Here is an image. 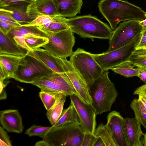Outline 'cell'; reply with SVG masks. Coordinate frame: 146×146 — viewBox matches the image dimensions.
<instances>
[{
    "mask_svg": "<svg viewBox=\"0 0 146 146\" xmlns=\"http://www.w3.org/2000/svg\"><path fill=\"white\" fill-rule=\"evenodd\" d=\"M83 0H54L59 15L73 17L80 13Z\"/></svg>",
    "mask_w": 146,
    "mask_h": 146,
    "instance_id": "19",
    "label": "cell"
},
{
    "mask_svg": "<svg viewBox=\"0 0 146 146\" xmlns=\"http://www.w3.org/2000/svg\"><path fill=\"white\" fill-rule=\"evenodd\" d=\"M41 30L47 35L48 39V43L41 47L60 58H66L72 55L75 38L70 28L57 33Z\"/></svg>",
    "mask_w": 146,
    "mask_h": 146,
    "instance_id": "6",
    "label": "cell"
},
{
    "mask_svg": "<svg viewBox=\"0 0 146 146\" xmlns=\"http://www.w3.org/2000/svg\"><path fill=\"white\" fill-rule=\"evenodd\" d=\"M94 135L96 137L100 138L105 146H116L111 133L106 124L100 123L96 129Z\"/></svg>",
    "mask_w": 146,
    "mask_h": 146,
    "instance_id": "27",
    "label": "cell"
},
{
    "mask_svg": "<svg viewBox=\"0 0 146 146\" xmlns=\"http://www.w3.org/2000/svg\"><path fill=\"white\" fill-rule=\"evenodd\" d=\"M53 17L45 15H40L37 17L31 23L23 25L26 26H41L51 21Z\"/></svg>",
    "mask_w": 146,
    "mask_h": 146,
    "instance_id": "33",
    "label": "cell"
},
{
    "mask_svg": "<svg viewBox=\"0 0 146 146\" xmlns=\"http://www.w3.org/2000/svg\"><path fill=\"white\" fill-rule=\"evenodd\" d=\"M145 49H146V36H141L140 40L136 46L135 49L138 50Z\"/></svg>",
    "mask_w": 146,
    "mask_h": 146,
    "instance_id": "39",
    "label": "cell"
},
{
    "mask_svg": "<svg viewBox=\"0 0 146 146\" xmlns=\"http://www.w3.org/2000/svg\"><path fill=\"white\" fill-rule=\"evenodd\" d=\"M129 146H143L144 134L141 124L135 117L124 118Z\"/></svg>",
    "mask_w": 146,
    "mask_h": 146,
    "instance_id": "17",
    "label": "cell"
},
{
    "mask_svg": "<svg viewBox=\"0 0 146 146\" xmlns=\"http://www.w3.org/2000/svg\"><path fill=\"white\" fill-rule=\"evenodd\" d=\"M99 11L114 31L122 21H141L145 19L146 12L140 7L127 1L100 0L98 3Z\"/></svg>",
    "mask_w": 146,
    "mask_h": 146,
    "instance_id": "1",
    "label": "cell"
},
{
    "mask_svg": "<svg viewBox=\"0 0 146 146\" xmlns=\"http://www.w3.org/2000/svg\"><path fill=\"white\" fill-rule=\"evenodd\" d=\"M140 69H141L145 70L146 71V68H139Z\"/></svg>",
    "mask_w": 146,
    "mask_h": 146,
    "instance_id": "50",
    "label": "cell"
},
{
    "mask_svg": "<svg viewBox=\"0 0 146 146\" xmlns=\"http://www.w3.org/2000/svg\"><path fill=\"white\" fill-rule=\"evenodd\" d=\"M35 145V146H49L48 144L43 140L36 142Z\"/></svg>",
    "mask_w": 146,
    "mask_h": 146,
    "instance_id": "44",
    "label": "cell"
},
{
    "mask_svg": "<svg viewBox=\"0 0 146 146\" xmlns=\"http://www.w3.org/2000/svg\"><path fill=\"white\" fill-rule=\"evenodd\" d=\"M27 12L29 14L45 15L53 17L59 15L54 0H35L29 5Z\"/></svg>",
    "mask_w": 146,
    "mask_h": 146,
    "instance_id": "20",
    "label": "cell"
},
{
    "mask_svg": "<svg viewBox=\"0 0 146 146\" xmlns=\"http://www.w3.org/2000/svg\"><path fill=\"white\" fill-rule=\"evenodd\" d=\"M114 72L126 77L138 76L139 71L138 68H134L129 62L123 63L111 69Z\"/></svg>",
    "mask_w": 146,
    "mask_h": 146,
    "instance_id": "29",
    "label": "cell"
},
{
    "mask_svg": "<svg viewBox=\"0 0 146 146\" xmlns=\"http://www.w3.org/2000/svg\"><path fill=\"white\" fill-rule=\"evenodd\" d=\"M66 97L60 93L55 103L47 110L46 115L52 126L54 125L62 113Z\"/></svg>",
    "mask_w": 146,
    "mask_h": 146,
    "instance_id": "24",
    "label": "cell"
},
{
    "mask_svg": "<svg viewBox=\"0 0 146 146\" xmlns=\"http://www.w3.org/2000/svg\"><path fill=\"white\" fill-rule=\"evenodd\" d=\"M139 68V71L137 77L146 84V71Z\"/></svg>",
    "mask_w": 146,
    "mask_h": 146,
    "instance_id": "41",
    "label": "cell"
},
{
    "mask_svg": "<svg viewBox=\"0 0 146 146\" xmlns=\"http://www.w3.org/2000/svg\"><path fill=\"white\" fill-rule=\"evenodd\" d=\"M27 54L38 59L54 72L65 74V72L59 58L50 53L45 49L39 48L28 51Z\"/></svg>",
    "mask_w": 146,
    "mask_h": 146,
    "instance_id": "16",
    "label": "cell"
},
{
    "mask_svg": "<svg viewBox=\"0 0 146 146\" xmlns=\"http://www.w3.org/2000/svg\"><path fill=\"white\" fill-rule=\"evenodd\" d=\"M106 125L110 131L116 146H129L124 118L116 111L110 112L107 117Z\"/></svg>",
    "mask_w": 146,
    "mask_h": 146,
    "instance_id": "13",
    "label": "cell"
},
{
    "mask_svg": "<svg viewBox=\"0 0 146 146\" xmlns=\"http://www.w3.org/2000/svg\"><path fill=\"white\" fill-rule=\"evenodd\" d=\"M8 77V75L6 71L3 67L0 65V81H3L6 78Z\"/></svg>",
    "mask_w": 146,
    "mask_h": 146,
    "instance_id": "40",
    "label": "cell"
},
{
    "mask_svg": "<svg viewBox=\"0 0 146 146\" xmlns=\"http://www.w3.org/2000/svg\"><path fill=\"white\" fill-rule=\"evenodd\" d=\"M145 17H146V13H145Z\"/></svg>",
    "mask_w": 146,
    "mask_h": 146,
    "instance_id": "51",
    "label": "cell"
},
{
    "mask_svg": "<svg viewBox=\"0 0 146 146\" xmlns=\"http://www.w3.org/2000/svg\"><path fill=\"white\" fill-rule=\"evenodd\" d=\"M75 69L87 84L88 88L104 72L92 54L78 48L70 56L69 60Z\"/></svg>",
    "mask_w": 146,
    "mask_h": 146,
    "instance_id": "5",
    "label": "cell"
},
{
    "mask_svg": "<svg viewBox=\"0 0 146 146\" xmlns=\"http://www.w3.org/2000/svg\"><path fill=\"white\" fill-rule=\"evenodd\" d=\"M130 107L133 111L135 117L146 129V110L138 98H134Z\"/></svg>",
    "mask_w": 146,
    "mask_h": 146,
    "instance_id": "28",
    "label": "cell"
},
{
    "mask_svg": "<svg viewBox=\"0 0 146 146\" xmlns=\"http://www.w3.org/2000/svg\"><path fill=\"white\" fill-rule=\"evenodd\" d=\"M70 104L74 106L80 122L86 132L94 135L96 129V112L91 104L85 103L77 95L70 96Z\"/></svg>",
    "mask_w": 146,
    "mask_h": 146,
    "instance_id": "11",
    "label": "cell"
},
{
    "mask_svg": "<svg viewBox=\"0 0 146 146\" xmlns=\"http://www.w3.org/2000/svg\"><path fill=\"white\" fill-rule=\"evenodd\" d=\"M7 34L12 38L27 35H34L48 38L47 35L37 26L22 25L13 28Z\"/></svg>",
    "mask_w": 146,
    "mask_h": 146,
    "instance_id": "23",
    "label": "cell"
},
{
    "mask_svg": "<svg viewBox=\"0 0 146 146\" xmlns=\"http://www.w3.org/2000/svg\"><path fill=\"white\" fill-rule=\"evenodd\" d=\"M127 62L138 68H146V55L137 53L135 51Z\"/></svg>",
    "mask_w": 146,
    "mask_h": 146,
    "instance_id": "32",
    "label": "cell"
},
{
    "mask_svg": "<svg viewBox=\"0 0 146 146\" xmlns=\"http://www.w3.org/2000/svg\"><path fill=\"white\" fill-rule=\"evenodd\" d=\"M80 122L76 110L71 104L68 107L63 110L58 120L52 127L59 126L66 123Z\"/></svg>",
    "mask_w": 146,
    "mask_h": 146,
    "instance_id": "26",
    "label": "cell"
},
{
    "mask_svg": "<svg viewBox=\"0 0 146 146\" xmlns=\"http://www.w3.org/2000/svg\"><path fill=\"white\" fill-rule=\"evenodd\" d=\"M139 24L142 26H146V18L145 19L140 21Z\"/></svg>",
    "mask_w": 146,
    "mask_h": 146,
    "instance_id": "48",
    "label": "cell"
},
{
    "mask_svg": "<svg viewBox=\"0 0 146 146\" xmlns=\"http://www.w3.org/2000/svg\"><path fill=\"white\" fill-rule=\"evenodd\" d=\"M21 25H22L21 24H17L0 20V31L4 34H7L13 28Z\"/></svg>",
    "mask_w": 146,
    "mask_h": 146,
    "instance_id": "34",
    "label": "cell"
},
{
    "mask_svg": "<svg viewBox=\"0 0 146 146\" xmlns=\"http://www.w3.org/2000/svg\"><path fill=\"white\" fill-rule=\"evenodd\" d=\"M41 90L62 94L66 96L77 95L69 78L65 74L54 72L32 82Z\"/></svg>",
    "mask_w": 146,
    "mask_h": 146,
    "instance_id": "10",
    "label": "cell"
},
{
    "mask_svg": "<svg viewBox=\"0 0 146 146\" xmlns=\"http://www.w3.org/2000/svg\"><path fill=\"white\" fill-rule=\"evenodd\" d=\"M97 137V139L94 145V146H105L102 140L100 138Z\"/></svg>",
    "mask_w": 146,
    "mask_h": 146,
    "instance_id": "43",
    "label": "cell"
},
{
    "mask_svg": "<svg viewBox=\"0 0 146 146\" xmlns=\"http://www.w3.org/2000/svg\"><path fill=\"white\" fill-rule=\"evenodd\" d=\"M21 47L28 51H32L41 47L48 41L47 38L34 35H27L13 38Z\"/></svg>",
    "mask_w": 146,
    "mask_h": 146,
    "instance_id": "22",
    "label": "cell"
},
{
    "mask_svg": "<svg viewBox=\"0 0 146 146\" xmlns=\"http://www.w3.org/2000/svg\"><path fill=\"white\" fill-rule=\"evenodd\" d=\"M72 32L82 38L110 40L113 31L106 23L90 14L66 18Z\"/></svg>",
    "mask_w": 146,
    "mask_h": 146,
    "instance_id": "2",
    "label": "cell"
},
{
    "mask_svg": "<svg viewBox=\"0 0 146 146\" xmlns=\"http://www.w3.org/2000/svg\"><path fill=\"white\" fill-rule=\"evenodd\" d=\"M142 31L141 33V36H146V26H142Z\"/></svg>",
    "mask_w": 146,
    "mask_h": 146,
    "instance_id": "46",
    "label": "cell"
},
{
    "mask_svg": "<svg viewBox=\"0 0 146 146\" xmlns=\"http://www.w3.org/2000/svg\"><path fill=\"white\" fill-rule=\"evenodd\" d=\"M25 56L21 57L4 54H0V65L6 71L8 78H13L19 66L24 64Z\"/></svg>",
    "mask_w": 146,
    "mask_h": 146,
    "instance_id": "21",
    "label": "cell"
},
{
    "mask_svg": "<svg viewBox=\"0 0 146 146\" xmlns=\"http://www.w3.org/2000/svg\"><path fill=\"white\" fill-rule=\"evenodd\" d=\"M60 58L65 74L72 84L78 96L85 103L91 104L92 100L86 83L73 68L69 61L66 58Z\"/></svg>",
    "mask_w": 146,
    "mask_h": 146,
    "instance_id": "12",
    "label": "cell"
},
{
    "mask_svg": "<svg viewBox=\"0 0 146 146\" xmlns=\"http://www.w3.org/2000/svg\"><path fill=\"white\" fill-rule=\"evenodd\" d=\"M52 127L33 125L25 131V134L29 137L36 136L43 139L47 132Z\"/></svg>",
    "mask_w": 146,
    "mask_h": 146,
    "instance_id": "31",
    "label": "cell"
},
{
    "mask_svg": "<svg viewBox=\"0 0 146 146\" xmlns=\"http://www.w3.org/2000/svg\"><path fill=\"white\" fill-rule=\"evenodd\" d=\"M135 51L137 53L146 55V49L136 50Z\"/></svg>",
    "mask_w": 146,
    "mask_h": 146,
    "instance_id": "47",
    "label": "cell"
},
{
    "mask_svg": "<svg viewBox=\"0 0 146 146\" xmlns=\"http://www.w3.org/2000/svg\"><path fill=\"white\" fill-rule=\"evenodd\" d=\"M86 132L80 122L68 123L52 126L42 140L49 146H81Z\"/></svg>",
    "mask_w": 146,
    "mask_h": 146,
    "instance_id": "4",
    "label": "cell"
},
{
    "mask_svg": "<svg viewBox=\"0 0 146 146\" xmlns=\"http://www.w3.org/2000/svg\"><path fill=\"white\" fill-rule=\"evenodd\" d=\"M31 2L19 1L0 4V7L9 11L17 21L22 25V23L25 25L31 23L39 16L27 12V7Z\"/></svg>",
    "mask_w": 146,
    "mask_h": 146,
    "instance_id": "14",
    "label": "cell"
},
{
    "mask_svg": "<svg viewBox=\"0 0 146 146\" xmlns=\"http://www.w3.org/2000/svg\"><path fill=\"white\" fill-rule=\"evenodd\" d=\"M34 0H0V4L6 3L19 1H27L31 2Z\"/></svg>",
    "mask_w": 146,
    "mask_h": 146,
    "instance_id": "42",
    "label": "cell"
},
{
    "mask_svg": "<svg viewBox=\"0 0 146 146\" xmlns=\"http://www.w3.org/2000/svg\"><path fill=\"white\" fill-rule=\"evenodd\" d=\"M65 17L57 15L53 17L52 20L41 26H38L42 30L53 33H57L65 30L69 27L66 22Z\"/></svg>",
    "mask_w": 146,
    "mask_h": 146,
    "instance_id": "25",
    "label": "cell"
},
{
    "mask_svg": "<svg viewBox=\"0 0 146 146\" xmlns=\"http://www.w3.org/2000/svg\"><path fill=\"white\" fill-rule=\"evenodd\" d=\"M108 70L104 71L89 87L91 104L97 114L110 111L118 96L114 84L110 79Z\"/></svg>",
    "mask_w": 146,
    "mask_h": 146,
    "instance_id": "3",
    "label": "cell"
},
{
    "mask_svg": "<svg viewBox=\"0 0 146 146\" xmlns=\"http://www.w3.org/2000/svg\"><path fill=\"white\" fill-rule=\"evenodd\" d=\"M0 20L17 24H20L13 18L9 11L1 8H0Z\"/></svg>",
    "mask_w": 146,
    "mask_h": 146,
    "instance_id": "36",
    "label": "cell"
},
{
    "mask_svg": "<svg viewBox=\"0 0 146 146\" xmlns=\"http://www.w3.org/2000/svg\"><path fill=\"white\" fill-rule=\"evenodd\" d=\"M138 99L141 102L144 107L146 110V101L143 97L140 95L138 96Z\"/></svg>",
    "mask_w": 146,
    "mask_h": 146,
    "instance_id": "45",
    "label": "cell"
},
{
    "mask_svg": "<svg viewBox=\"0 0 146 146\" xmlns=\"http://www.w3.org/2000/svg\"><path fill=\"white\" fill-rule=\"evenodd\" d=\"M97 138L94 135L86 132L83 138L81 146H94Z\"/></svg>",
    "mask_w": 146,
    "mask_h": 146,
    "instance_id": "37",
    "label": "cell"
},
{
    "mask_svg": "<svg viewBox=\"0 0 146 146\" xmlns=\"http://www.w3.org/2000/svg\"><path fill=\"white\" fill-rule=\"evenodd\" d=\"M10 137L1 125L0 127V146H12Z\"/></svg>",
    "mask_w": 146,
    "mask_h": 146,
    "instance_id": "35",
    "label": "cell"
},
{
    "mask_svg": "<svg viewBox=\"0 0 146 146\" xmlns=\"http://www.w3.org/2000/svg\"><path fill=\"white\" fill-rule=\"evenodd\" d=\"M137 36L127 44L112 51L100 54H92V56L104 71L115 68L127 62L135 48L141 37Z\"/></svg>",
    "mask_w": 146,
    "mask_h": 146,
    "instance_id": "7",
    "label": "cell"
},
{
    "mask_svg": "<svg viewBox=\"0 0 146 146\" xmlns=\"http://www.w3.org/2000/svg\"><path fill=\"white\" fill-rule=\"evenodd\" d=\"M60 93L41 90L39 96L47 111L54 104Z\"/></svg>",
    "mask_w": 146,
    "mask_h": 146,
    "instance_id": "30",
    "label": "cell"
},
{
    "mask_svg": "<svg viewBox=\"0 0 146 146\" xmlns=\"http://www.w3.org/2000/svg\"><path fill=\"white\" fill-rule=\"evenodd\" d=\"M133 94L142 96L146 101V84L137 88L134 91Z\"/></svg>",
    "mask_w": 146,
    "mask_h": 146,
    "instance_id": "38",
    "label": "cell"
},
{
    "mask_svg": "<svg viewBox=\"0 0 146 146\" xmlns=\"http://www.w3.org/2000/svg\"><path fill=\"white\" fill-rule=\"evenodd\" d=\"M24 63L20 66L13 78L21 82L30 83L54 72L41 61L27 54Z\"/></svg>",
    "mask_w": 146,
    "mask_h": 146,
    "instance_id": "8",
    "label": "cell"
},
{
    "mask_svg": "<svg viewBox=\"0 0 146 146\" xmlns=\"http://www.w3.org/2000/svg\"><path fill=\"white\" fill-rule=\"evenodd\" d=\"M140 21L129 20L121 23L113 31L109 40V47L106 52L112 51L129 43L141 34L142 26Z\"/></svg>",
    "mask_w": 146,
    "mask_h": 146,
    "instance_id": "9",
    "label": "cell"
},
{
    "mask_svg": "<svg viewBox=\"0 0 146 146\" xmlns=\"http://www.w3.org/2000/svg\"><path fill=\"white\" fill-rule=\"evenodd\" d=\"M0 122L1 127L9 132L21 133L24 128L22 117L17 110L1 111Z\"/></svg>",
    "mask_w": 146,
    "mask_h": 146,
    "instance_id": "15",
    "label": "cell"
},
{
    "mask_svg": "<svg viewBox=\"0 0 146 146\" xmlns=\"http://www.w3.org/2000/svg\"><path fill=\"white\" fill-rule=\"evenodd\" d=\"M28 51L19 45L8 34L0 31V54H8L23 57Z\"/></svg>",
    "mask_w": 146,
    "mask_h": 146,
    "instance_id": "18",
    "label": "cell"
},
{
    "mask_svg": "<svg viewBox=\"0 0 146 146\" xmlns=\"http://www.w3.org/2000/svg\"><path fill=\"white\" fill-rule=\"evenodd\" d=\"M143 145V146H146V132L144 135Z\"/></svg>",
    "mask_w": 146,
    "mask_h": 146,
    "instance_id": "49",
    "label": "cell"
}]
</instances>
